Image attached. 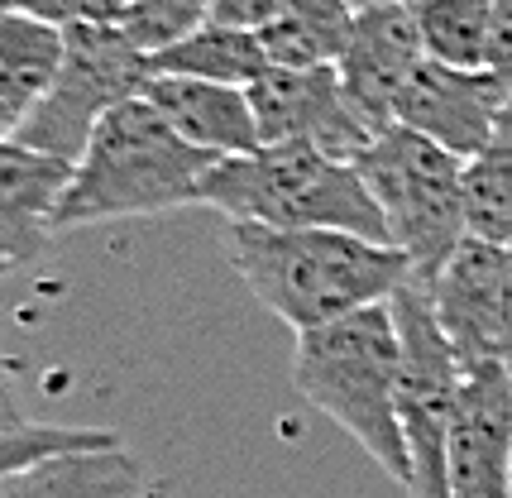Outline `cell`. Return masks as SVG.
Masks as SVG:
<instances>
[{"label":"cell","instance_id":"obj_4","mask_svg":"<svg viewBox=\"0 0 512 498\" xmlns=\"http://www.w3.org/2000/svg\"><path fill=\"white\" fill-rule=\"evenodd\" d=\"M201 206L221 211L225 221H254V226L283 230L321 226L388 240V221H383L364 173L307 139H278V144H259L254 154L221 159L206 178Z\"/></svg>","mask_w":512,"mask_h":498},{"label":"cell","instance_id":"obj_19","mask_svg":"<svg viewBox=\"0 0 512 498\" xmlns=\"http://www.w3.org/2000/svg\"><path fill=\"white\" fill-rule=\"evenodd\" d=\"M465 230L474 240L512 245V101L498 111L489 144L465 159Z\"/></svg>","mask_w":512,"mask_h":498},{"label":"cell","instance_id":"obj_16","mask_svg":"<svg viewBox=\"0 0 512 498\" xmlns=\"http://www.w3.org/2000/svg\"><path fill=\"white\" fill-rule=\"evenodd\" d=\"M0 498H144V470L120 441L63 451L0 479Z\"/></svg>","mask_w":512,"mask_h":498},{"label":"cell","instance_id":"obj_11","mask_svg":"<svg viewBox=\"0 0 512 498\" xmlns=\"http://www.w3.org/2000/svg\"><path fill=\"white\" fill-rule=\"evenodd\" d=\"M512 101V91L503 87V77L489 68H450L426 58L412 72V82L402 87L393 120L426 135L431 144H441L460 159H474L489 144L498 111Z\"/></svg>","mask_w":512,"mask_h":498},{"label":"cell","instance_id":"obj_17","mask_svg":"<svg viewBox=\"0 0 512 498\" xmlns=\"http://www.w3.org/2000/svg\"><path fill=\"white\" fill-rule=\"evenodd\" d=\"M350 0H283V10L259 29L273 68H331L355 34Z\"/></svg>","mask_w":512,"mask_h":498},{"label":"cell","instance_id":"obj_14","mask_svg":"<svg viewBox=\"0 0 512 498\" xmlns=\"http://www.w3.org/2000/svg\"><path fill=\"white\" fill-rule=\"evenodd\" d=\"M144 96L168 115V125L182 139H192L201 149L235 159V154H254L264 135L249 106V87H230V82H201V77H149Z\"/></svg>","mask_w":512,"mask_h":498},{"label":"cell","instance_id":"obj_24","mask_svg":"<svg viewBox=\"0 0 512 498\" xmlns=\"http://www.w3.org/2000/svg\"><path fill=\"white\" fill-rule=\"evenodd\" d=\"M283 10V0H211V24H235V29H264Z\"/></svg>","mask_w":512,"mask_h":498},{"label":"cell","instance_id":"obj_21","mask_svg":"<svg viewBox=\"0 0 512 498\" xmlns=\"http://www.w3.org/2000/svg\"><path fill=\"white\" fill-rule=\"evenodd\" d=\"M91 446H115L111 431L101 427H44V422H20L0 431V479L20 475L48 455L63 451H91Z\"/></svg>","mask_w":512,"mask_h":498},{"label":"cell","instance_id":"obj_26","mask_svg":"<svg viewBox=\"0 0 512 498\" xmlns=\"http://www.w3.org/2000/svg\"><path fill=\"white\" fill-rule=\"evenodd\" d=\"M20 422H29V417L20 412V403H15V388H10L5 369H0V431H5V427H20Z\"/></svg>","mask_w":512,"mask_h":498},{"label":"cell","instance_id":"obj_1","mask_svg":"<svg viewBox=\"0 0 512 498\" xmlns=\"http://www.w3.org/2000/svg\"><path fill=\"white\" fill-rule=\"evenodd\" d=\"M225 254L249 293L292 331H316L359 307L388 302L412 278V259L398 245L355 230L230 221Z\"/></svg>","mask_w":512,"mask_h":498},{"label":"cell","instance_id":"obj_15","mask_svg":"<svg viewBox=\"0 0 512 498\" xmlns=\"http://www.w3.org/2000/svg\"><path fill=\"white\" fill-rule=\"evenodd\" d=\"M63 48V24H48L20 5L0 10V139L20 135L24 115L39 106L63 68Z\"/></svg>","mask_w":512,"mask_h":498},{"label":"cell","instance_id":"obj_12","mask_svg":"<svg viewBox=\"0 0 512 498\" xmlns=\"http://www.w3.org/2000/svg\"><path fill=\"white\" fill-rule=\"evenodd\" d=\"M426 63V44L417 29V10L412 5H374L355 15V34L340 53V82L350 91L364 120L383 130L393 125L402 87L412 82V72Z\"/></svg>","mask_w":512,"mask_h":498},{"label":"cell","instance_id":"obj_20","mask_svg":"<svg viewBox=\"0 0 512 498\" xmlns=\"http://www.w3.org/2000/svg\"><path fill=\"white\" fill-rule=\"evenodd\" d=\"M426 58L450 68H489L493 0H417Z\"/></svg>","mask_w":512,"mask_h":498},{"label":"cell","instance_id":"obj_10","mask_svg":"<svg viewBox=\"0 0 512 498\" xmlns=\"http://www.w3.org/2000/svg\"><path fill=\"white\" fill-rule=\"evenodd\" d=\"M446 470L450 498H512V369L465 364Z\"/></svg>","mask_w":512,"mask_h":498},{"label":"cell","instance_id":"obj_7","mask_svg":"<svg viewBox=\"0 0 512 498\" xmlns=\"http://www.w3.org/2000/svg\"><path fill=\"white\" fill-rule=\"evenodd\" d=\"M393 317H398V336H402L398 417H402L407 460H412L407 494L450 498L446 446H450V417H455L465 364H460L455 345L441 331L431 288H426L422 278H407L398 293H393Z\"/></svg>","mask_w":512,"mask_h":498},{"label":"cell","instance_id":"obj_9","mask_svg":"<svg viewBox=\"0 0 512 498\" xmlns=\"http://www.w3.org/2000/svg\"><path fill=\"white\" fill-rule=\"evenodd\" d=\"M249 106H254L264 144L307 139L345 163H355L379 135L350 101L335 63L331 68H268L264 77L249 82Z\"/></svg>","mask_w":512,"mask_h":498},{"label":"cell","instance_id":"obj_18","mask_svg":"<svg viewBox=\"0 0 512 498\" xmlns=\"http://www.w3.org/2000/svg\"><path fill=\"white\" fill-rule=\"evenodd\" d=\"M268 68L273 63H268L259 29H235V24L211 20L178 44L149 53V72L158 77H201V82H230V87H249Z\"/></svg>","mask_w":512,"mask_h":498},{"label":"cell","instance_id":"obj_27","mask_svg":"<svg viewBox=\"0 0 512 498\" xmlns=\"http://www.w3.org/2000/svg\"><path fill=\"white\" fill-rule=\"evenodd\" d=\"M355 10H374V5H417V0H350Z\"/></svg>","mask_w":512,"mask_h":498},{"label":"cell","instance_id":"obj_13","mask_svg":"<svg viewBox=\"0 0 512 498\" xmlns=\"http://www.w3.org/2000/svg\"><path fill=\"white\" fill-rule=\"evenodd\" d=\"M72 163L24 139H0V273L39 259L58 235V202Z\"/></svg>","mask_w":512,"mask_h":498},{"label":"cell","instance_id":"obj_22","mask_svg":"<svg viewBox=\"0 0 512 498\" xmlns=\"http://www.w3.org/2000/svg\"><path fill=\"white\" fill-rule=\"evenodd\" d=\"M206 20H211V0H130V10L120 15V29L144 53H158V48L187 39Z\"/></svg>","mask_w":512,"mask_h":498},{"label":"cell","instance_id":"obj_6","mask_svg":"<svg viewBox=\"0 0 512 498\" xmlns=\"http://www.w3.org/2000/svg\"><path fill=\"white\" fill-rule=\"evenodd\" d=\"M63 34V68L53 87L39 96V106L24 115L15 139L53 159L77 163L87 154L96 125L130 96H144L154 72H149V53L120 24H67Z\"/></svg>","mask_w":512,"mask_h":498},{"label":"cell","instance_id":"obj_3","mask_svg":"<svg viewBox=\"0 0 512 498\" xmlns=\"http://www.w3.org/2000/svg\"><path fill=\"white\" fill-rule=\"evenodd\" d=\"M292 388L326 412L388 479L407 489L412 460L402 441L398 388H402V336L393 297L359 307L350 317L297 331L292 345Z\"/></svg>","mask_w":512,"mask_h":498},{"label":"cell","instance_id":"obj_5","mask_svg":"<svg viewBox=\"0 0 512 498\" xmlns=\"http://www.w3.org/2000/svg\"><path fill=\"white\" fill-rule=\"evenodd\" d=\"M364 173L388 240L412 259V278L431 283L465 240V159L407 125H383L374 144L355 159Z\"/></svg>","mask_w":512,"mask_h":498},{"label":"cell","instance_id":"obj_23","mask_svg":"<svg viewBox=\"0 0 512 498\" xmlns=\"http://www.w3.org/2000/svg\"><path fill=\"white\" fill-rule=\"evenodd\" d=\"M20 10L48 24H120L130 0H20Z\"/></svg>","mask_w":512,"mask_h":498},{"label":"cell","instance_id":"obj_25","mask_svg":"<svg viewBox=\"0 0 512 498\" xmlns=\"http://www.w3.org/2000/svg\"><path fill=\"white\" fill-rule=\"evenodd\" d=\"M489 72H498V77H503V87L512 91V0H493Z\"/></svg>","mask_w":512,"mask_h":498},{"label":"cell","instance_id":"obj_8","mask_svg":"<svg viewBox=\"0 0 512 498\" xmlns=\"http://www.w3.org/2000/svg\"><path fill=\"white\" fill-rule=\"evenodd\" d=\"M426 288L460 364L512 369V245L465 235Z\"/></svg>","mask_w":512,"mask_h":498},{"label":"cell","instance_id":"obj_28","mask_svg":"<svg viewBox=\"0 0 512 498\" xmlns=\"http://www.w3.org/2000/svg\"><path fill=\"white\" fill-rule=\"evenodd\" d=\"M5 5H20V0H0V10H5Z\"/></svg>","mask_w":512,"mask_h":498},{"label":"cell","instance_id":"obj_2","mask_svg":"<svg viewBox=\"0 0 512 498\" xmlns=\"http://www.w3.org/2000/svg\"><path fill=\"white\" fill-rule=\"evenodd\" d=\"M216 163L221 154L182 139L149 96H130L96 125L87 154L72 163L67 192L58 202V235L201 206Z\"/></svg>","mask_w":512,"mask_h":498}]
</instances>
